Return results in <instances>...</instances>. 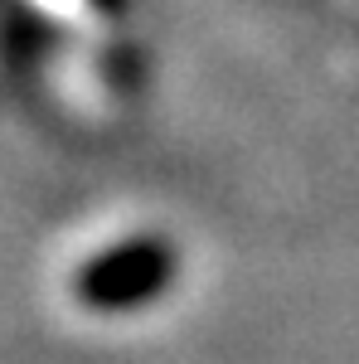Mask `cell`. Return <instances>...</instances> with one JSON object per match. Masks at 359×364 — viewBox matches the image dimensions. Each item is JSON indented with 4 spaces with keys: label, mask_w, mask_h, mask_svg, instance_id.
Wrapping results in <instances>:
<instances>
[{
    "label": "cell",
    "mask_w": 359,
    "mask_h": 364,
    "mask_svg": "<svg viewBox=\"0 0 359 364\" xmlns=\"http://www.w3.org/2000/svg\"><path fill=\"white\" fill-rule=\"evenodd\" d=\"M175 282H180V243L156 228H136L87 252L68 277V296L87 316L117 321L161 306L175 291Z\"/></svg>",
    "instance_id": "obj_1"
},
{
    "label": "cell",
    "mask_w": 359,
    "mask_h": 364,
    "mask_svg": "<svg viewBox=\"0 0 359 364\" xmlns=\"http://www.w3.org/2000/svg\"><path fill=\"white\" fill-rule=\"evenodd\" d=\"M97 10H122V0H92Z\"/></svg>",
    "instance_id": "obj_2"
}]
</instances>
